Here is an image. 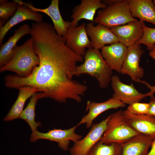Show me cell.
Returning a JSON list of instances; mask_svg holds the SVG:
<instances>
[{
    "label": "cell",
    "mask_w": 155,
    "mask_h": 155,
    "mask_svg": "<svg viewBox=\"0 0 155 155\" xmlns=\"http://www.w3.org/2000/svg\"><path fill=\"white\" fill-rule=\"evenodd\" d=\"M30 34L39 64L27 77L6 76L5 86L17 89L32 87L43 93L45 98L61 103L69 99L81 102L88 87L73 78L77 63L83 62V57L67 47L65 39L57 34L49 22L33 24Z\"/></svg>",
    "instance_id": "cell-1"
},
{
    "label": "cell",
    "mask_w": 155,
    "mask_h": 155,
    "mask_svg": "<svg viewBox=\"0 0 155 155\" xmlns=\"http://www.w3.org/2000/svg\"><path fill=\"white\" fill-rule=\"evenodd\" d=\"M83 57L84 62L77 66L75 75L88 74L97 80L101 88L108 87L113 76V70L106 63L99 50L93 48H88Z\"/></svg>",
    "instance_id": "cell-2"
},
{
    "label": "cell",
    "mask_w": 155,
    "mask_h": 155,
    "mask_svg": "<svg viewBox=\"0 0 155 155\" xmlns=\"http://www.w3.org/2000/svg\"><path fill=\"white\" fill-rule=\"evenodd\" d=\"M39 63V58L34 51L32 40L30 38L22 45L15 46L10 59L0 67V71H11L19 76L26 77L29 75Z\"/></svg>",
    "instance_id": "cell-3"
},
{
    "label": "cell",
    "mask_w": 155,
    "mask_h": 155,
    "mask_svg": "<svg viewBox=\"0 0 155 155\" xmlns=\"http://www.w3.org/2000/svg\"><path fill=\"white\" fill-rule=\"evenodd\" d=\"M110 115L106 129L100 140L102 142L123 144L140 134L128 123L121 110Z\"/></svg>",
    "instance_id": "cell-4"
},
{
    "label": "cell",
    "mask_w": 155,
    "mask_h": 155,
    "mask_svg": "<svg viewBox=\"0 0 155 155\" xmlns=\"http://www.w3.org/2000/svg\"><path fill=\"white\" fill-rule=\"evenodd\" d=\"M137 21L132 16L127 0H122L98 11L94 23L101 24L110 29L131 22Z\"/></svg>",
    "instance_id": "cell-5"
},
{
    "label": "cell",
    "mask_w": 155,
    "mask_h": 155,
    "mask_svg": "<svg viewBox=\"0 0 155 155\" xmlns=\"http://www.w3.org/2000/svg\"><path fill=\"white\" fill-rule=\"evenodd\" d=\"M78 125L66 129L54 128L47 132L42 133L37 130L32 131L30 139L32 142L41 139L57 142L59 147L64 151L69 149L70 141L75 142L82 138V136L77 134L75 130Z\"/></svg>",
    "instance_id": "cell-6"
},
{
    "label": "cell",
    "mask_w": 155,
    "mask_h": 155,
    "mask_svg": "<svg viewBox=\"0 0 155 155\" xmlns=\"http://www.w3.org/2000/svg\"><path fill=\"white\" fill-rule=\"evenodd\" d=\"M110 115L99 123L93 125L83 138L74 142L69 150L70 155H88L94 146L102 137Z\"/></svg>",
    "instance_id": "cell-7"
},
{
    "label": "cell",
    "mask_w": 155,
    "mask_h": 155,
    "mask_svg": "<svg viewBox=\"0 0 155 155\" xmlns=\"http://www.w3.org/2000/svg\"><path fill=\"white\" fill-rule=\"evenodd\" d=\"M86 24L79 26H70L66 34L63 37L65 40L66 45L77 55L84 57L86 48H92L86 30Z\"/></svg>",
    "instance_id": "cell-8"
},
{
    "label": "cell",
    "mask_w": 155,
    "mask_h": 155,
    "mask_svg": "<svg viewBox=\"0 0 155 155\" xmlns=\"http://www.w3.org/2000/svg\"><path fill=\"white\" fill-rule=\"evenodd\" d=\"M143 54L140 44H135L128 47L120 73L128 75L133 81L137 82L144 74V69L139 65Z\"/></svg>",
    "instance_id": "cell-9"
},
{
    "label": "cell",
    "mask_w": 155,
    "mask_h": 155,
    "mask_svg": "<svg viewBox=\"0 0 155 155\" xmlns=\"http://www.w3.org/2000/svg\"><path fill=\"white\" fill-rule=\"evenodd\" d=\"M15 0L18 3L16 12L3 26L0 27L1 45L8 32L18 24L27 20H32L36 23L43 22V16L41 14L32 10L28 6L22 3L21 0Z\"/></svg>",
    "instance_id": "cell-10"
},
{
    "label": "cell",
    "mask_w": 155,
    "mask_h": 155,
    "mask_svg": "<svg viewBox=\"0 0 155 155\" xmlns=\"http://www.w3.org/2000/svg\"><path fill=\"white\" fill-rule=\"evenodd\" d=\"M111 84L114 91L112 97L129 105L135 102H140L146 97L145 94L139 92L133 83L130 84L123 83L117 75H113Z\"/></svg>",
    "instance_id": "cell-11"
},
{
    "label": "cell",
    "mask_w": 155,
    "mask_h": 155,
    "mask_svg": "<svg viewBox=\"0 0 155 155\" xmlns=\"http://www.w3.org/2000/svg\"><path fill=\"white\" fill-rule=\"evenodd\" d=\"M144 22L140 20L132 21L110 29L119 42L128 47L135 44L142 37L144 33L142 24Z\"/></svg>",
    "instance_id": "cell-12"
},
{
    "label": "cell",
    "mask_w": 155,
    "mask_h": 155,
    "mask_svg": "<svg viewBox=\"0 0 155 155\" xmlns=\"http://www.w3.org/2000/svg\"><path fill=\"white\" fill-rule=\"evenodd\" d=\"M86 30L95 49L99 50L106 44L119 42L111 29L101 24L95 26L94 22H90L86 24Z\"/></svg>",
    "instance_id": "cell-13"
},
{
    "label": "cell",
    "mask_w": 155,
    "mask_h": 155,
    "mask_svg": "<svg viewBox=\"0 0 155 155\" xmlns=\"http://www.w3.org/2000/svg\"><path fill=\"white\" fill-rule=\"evenodd\" d=\"M126 104L112 97L106 101L101 102L88 101L86 104V111L87 114L84 116L77 125L84 124L86 127H92L94 120L102 113L109 109L123 108Z\"/></svg>",
    "instance_id": "cell-14"
},
{
    "label": "cell",
    "mask_w": 155,
    "mask_h": 155,
    "mask_svg": "<svg viewBox=\"0 0 155 155\" xmlns=\"http://www.w3.org/2000/svg\"><path fill=\"white\" fill-rule=\"evenodd\" d=\"M22 3L36 12H42L48 15L51 19L53 27L57 34L63 37L66 34L71 26V22L65 21L63 18L59 11V0H52L50 5L44 9H40L34 6L31 3L21 1Z\"/></svg>",
    "instance_id": "cell-15"
},
{
    "label": "cell",
    "mask_w": 155,
    "mask_h": 155,
    "mask_svg": "<svg viewBox=\"0 0 155 155\" xmlns=\"http://www.w3.org/2000/svg\"><path fill=\"white\" fill-rule=\"evenodd\" d=\"M101 0H81L80 3L75 6L71 18V26H78L79 22L85 19L94 22V16L97 10L107 7Z\"/></svg>",
    "instance_id": "cell-16"
},
{
    "label": "cell",
    "mask_w": 155,
    "mask_h": 155,
    "mask_svg": "<svg viewBox=\"0 0 155 155\" xmlns=\"http://www.w3.org/2000/svg\"><path fill=\"white\" fill-rule=\"evenodd\" d=\"M123 115L127 122L134 130L155 140V117L147 115H134L127 110L123 111Z\"/></svg>",
    "instance_id": "cell-17"
},
{
    "label": "cell",
    "mask_w": 155,
    "mask_h": 155,
    "mask_svg": "<svg viewBox=\"0 0 155 155\" xmlns=\"http://www.w3.org/2000/svg\"><path fill=\"white\" fill-rule=\"evenodd\" d=\"M127 48L125 45L118 42L103 46L100 49L101 53L110 68L113 70L120 73Z\"/></svg>",
    "instance_id": "cell-18"
},
{
    "label": "cell",
    "mask_w": 155,
    "mask_h": 155,
    "mask_svg": "<svg viewBox=\"0 0 155 155\" xmlns=\"http://www.w3.org/2000/svg\"><path fill=\"white\" fill-rule=\"evenodd\" d=\"M132 16L155 26V5L151 0H127Z\"/></svg>",
    "instance_id": "cell-19"
},
{
    "label": "cell",
    "mask_w": 155,
    "mask_h": 155,
    "mask_svg": "<svg viewBox=\"0 0 155 155\" xmlns=\"http://www.w3.org/2000/svg\"><path fill=\"white\" fill-rule=\"evenodd\" d=\"M153 141L150 137L140 133L122 144L121 155H147Z\"/></svg>",
    "instance_id": "cell-20"
},
{
    "label": "cell",
    "mask_w": 155,
    "mask_h": 155,
    "mask_svg": "<svg viewBox=\"0 0 155 155\" xmlns=\"http://www.w3.org/2000/svg\"><path fill=\"white\" fill-rule=\"evenodd\" d=\"M31 30V28L28 25L23 24L15 31L13 35L6 42L1 45L0 67L6 65L9 61L18 41L24 35L30 34Z\"/></svg>",
    "instance_id": "cell-21"
},
{
    "label": "cell",
    "mask_w": 155,
    "mask_h": 155,
    "mask_svg": "<svg viewBox=\"0 0 155 155\" xmlns=\"http://www.w3.org/2000/svg\"><path fill=\"white\" fill-rule=\"evenodd\" d=\"M18 89V95L16 100L4 118L5 121L19 118L26 101L35 93L39 92L36 88L29 86L21 87Z\"/></svg>",
    "instance_id": "cell-22"
},
{
    "label": "cell",
    "mask_w": 155,
    "mask_h": 155,
    "mask_svg": "<svg viewBox=\"0 0 155 155\" xmlns=\"http://www.w3.org/2000/svg\"><path fill=\"white\" fill-rule=\"evenodd\" d=\"M45 98L44 93L42 92H37L34 94L26 108L24 109L19 117V118L26 121L30 127L32 132L37 130L41 126L40 122L35 121V108L38 100Z\"/></svg>",
    "instance_id": "cell-23"
},
{
    "label": "cell",
    "mask_w": 155,
    "mask_h": 155,
    "mask_svg": "<svg viewBox=\"0 0 155 155\" xmlns=\"http://www.w3.org/2000/svg\"><path fill=\"white\" fill-rule=\"evenodd\" d=\"M122 144L105 143L100 140L91 149L88 155H121Z\"/></svg>",
    "instance_id": "cell-24"
},
{
    "label": "cell",
    "mask_w": 155,
    "mask_h": 155,
    "mask_svg": "<svg viewBox=\"0 0 155 155\" xmlns=\"http://www.w3.org/2000/svg\"><path fill=\"white\" fill-rule=\"evenodd\" d=\"M18 5L15 0L12 1L6 0L0 1V27L3 26L5 22L15 14Z\"/></svg>",
    "instance_id": "cell-25"
},
{
    "label": "cell",
    "mask_w": 155,
    "mask_h": 155,
    "mask_svg": "<svg viewBox=\"0 0 155 155\" xmlns=\"http://www.w3.org/2000/svg\"><path fill=\"white\" fill-rule=\"evenodd\" d=\"M142 26L144 30L143 36L135 44L145 45L147 46V49L150 51L152 50L155 44V28L146 26L144 22Z\"/></svg>",
    "instance_id": "cell-26"
},
{
    "label": "cell",
    "mask_w": 155,
    "mask_h": 155,
    "mask_svg": "<svg viewBox=\"0 0 155 155\" xmlns=\"http://www.w3.org/2000/svg\"><path fill=\"white\" fill-rule=\"evenodd\" d=\"M149 107V103L136 102L129 105L126 110L130 113L135 115H148Z\"/></svg>",
    "instance_id": "cell-27"
},
{
    "label": "cell",
    "mask_w": 155,
    "mask_h": 155,
    "mask_svg": "<svg viewBox=\"0 0 155 155\" xmlns=\"http://www.w3.org/2000/svg\"><path fill=\"white\" fill-rule=\"evenodd\" d=\"M137 82H140L145 84L148 88L150 89V91L146 93L145 94L146 97L149 96L151 98L154 97V95L155 92V86H152L147 82L139 79L138 80Z\"/></svg>",
    "instance_id": "cell-28"
},
{
    "label": "cell",
    "mask_w": 155,
    "mask_h": 155,
    "mask_svg": "<svg viewBox=\"0 0 155 155\" xmlns=\"http://www.w3.org/2000/svg\"><path fill=\"white\" fill-rule=\"evenodd\" d=\"M149 103L150 107L147 115L155 117V97L151 98Z\"/></svg>",
    "instance_id": "cell-29"
},
{
    "label": "cell",
    "mask_w": 155,
    "mask_h": 155,
    "mask_svg": "<svg viewBox=\"0 0 155 155\" xmlns=\"http://www.w3.org/2000/svg\"><path fill=\"white\" fill-rule=\"evenodd\" d=\"M122 0H103L102 2L107 6L111 5L121 1Z\"/></svg>",
    "instance_id": "cell-30"
},
{
    "label": "cell",
    "mask_w": 155,
    "mask_h": 155,
    "mask_svg": "<svg viewBox=\"0 0 155 155\" xmlns=\"http://www.w3.org/2000/svg\"><path fill=\"white\" fill-rule=\"evenodd\" d=\"M150 151L147 155H155V140L153 141Z\"/></svg>",
    "instance_id": "cell-31"
},
{
    "label": "cell",
    "mask_w": 155,
    "mask_h": 155,
    "mask_svg": "<svg viewBox=\"0 0 155 155\" xmlns=\"http://www.w3.org/2000/svg\"><path fill=\"white\" fill-rule=\"evenodd\" d=\"M149 55L152 59L155 60V44L152 50L149 52Z\"/></svg>",
    "instance_id": "cell-32"
},
{
    "label": "cell",
    "mask_w": 155,
    "mask_h": 155,
    "mask_svg": "<svg viewBox=\"0 0 155 155\" xmlns=\"http://www.w3.org/2000/svg\"><path fill=\"white\" fill-rule=\"evenodd\" d=\"M153 2L154 3V4L155 5V0H154L153 1Z\"/></svg>",
    "instance_id": "cell-33"
}]
</instances>
